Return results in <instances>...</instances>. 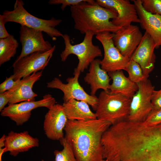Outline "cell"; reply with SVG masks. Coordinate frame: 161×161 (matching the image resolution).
Wrapping results in <instances>:
<instances>
[{"label": "cell", "instance_id": "6da1fadb", "mask_svg": "<svg viewBox=\"0 0 161 161\" xmlns=\"http://www.w3.org/2000/svg\"><path fill=\"white\" fill-rule=\"evenodd\" d=\"M97 119L68 120L64 137L71 145L77 161H101L103 158L102 138L111 125Z\"/></svg>", "mask_w": 161, "mask_h": 161}, {"label": "cell", "instance_id": "7a4b0ae2", "mask_svg": "<svg viewBox=\"0 0 161 161\" xmlns=\"http://www.w3.org/2000/svg\"><path fill=\"white\" fill-rule=\"evenodd\" d=\"M70 7L74 28L82 34L88 31L96 35L104 32L114 33L123 28L110 21L117 17V13L101 6L95 1L85 0Z\"/></svg>", "mask_w": 161, "mask_h": 161}, {"label": "cell", "instance_id": "3957f363", "mask_svg": "<svg viewBox=\"0 0 161 161\" xmlns=\"http://www.w3.org/2000/svg\"><path fill=\"white\" fill-rule=\"evenodd\" d=\"M24 5L22 0H16L13 10H4L1 15L4 23L16 22L41 30L47 33L54 41L56 40L57 37H63V34L55 28L61 23L62 20L54 17L49 20L37 18L27 12L24 7Z\"/></svg>", "mask_w": 161, "mask_h": 161}, {"label": "cell", "instance_id": "277c9868", "mask_svg": "<svg viewBox=\"0 0 161 161\" xmlns=\"http://www.w3.org/2000/svg\"><path fill=\"white\" fill-rule=\"evenodd\" d=\"M98 98L95 112L97 119L108 121L112 125L127 120L131 98L109 90L101 92Z\"/></svg>", "mask_w": 161, "mask_h": 161}, {"label": "cell", "instance_id": "5b68a950", "mask_svg": "<svg viewBox=\"0 0 161 161\" xmlns=\"http://www.w3.org/2000/svg\"><path fill=\"white\" fill-rule=\"evenodd\" d=\"M83 41L80 43L73 45L70 42V37L67 34L63 35L65 47L60 54L61 61L64 62L71 54L76 55L79 62L74 70L81 73L87 69L91 63L97 57H102V53L99 47L94 45L92 39L94 34L88 31L86 32Z\"/></svg>", "mask_w": 161, "mask_h": 161}, {"label": "cell", "instance_id": "8992f818", "mask_svg": "<svg viewBox=\"0 0 161 161\" xmlns=\"http://www.w3.org/2000/svg\"><path fill=\"white\" fill-rule=\"evenodd\" d=\"M137 84L138 89L131 98L127 120L133 122H143L152 111L151 97L155 87L148 79Z\"/></svg>", "mask_w": 161, "mask_h": 161}, {"label": "cell", "instance_id": "52a82bcc", "mask_svg": "<svg viewBox=\"0 0 161 161\" xmlns=\"http://www.w3.org/2000/svg\"><path fill=\"white\" fill-rule=\"evenodd\" d=\"M80 73L74 72V76L67 78L66 83H63L59 78H55L51 81L47 83V87L61 90L64 93V102L72 99L83 101L90 105L95 111L98 104V98L95 95L87 94L80 85L78 78Z\"/></svg>", "mask_w": 161, "mask_h": 161}, {"label": "cell", "instance_id": "ba28073f", "mask_svg": "<svg viewBox=\"0 0 161 161\" xmlns=\"http://www.w3.org/2000/svg\"><path fill=\"white\" fill-rule=\"evenodd\" d=\"M55 103V98L48 94L44 96L42 99L38 101H24L19 103L8 104L1 112V115L9 117L17 126H21L30 118L32 110L42 107L49 109Z\"/></svg>", "mask_w": 161, "mask_h": 161}, {"label": "cell", "instance_id": "9c48e42d", "mask_svg": "<svg viewBox=\"0 0 161 161\" xmlns=\"http://www.w3.org/2000/svg\"><path fill=\"white\" fill-rule=\"evenodd\" d=\"M104 50V57L100 60L102 69L107 72L125 70L130 58L123 56L115 46L112 33L104 32L96 35Z\"/></svg>", "mask_w": 161, "mask_h": 161}, {"label": "cell", "instance_id": "30bf717a", "mask_svg": "<svg viewBox=\"0 0 161 161\" xmlns=\"http://www.w3.org/2000/svg\"><path fill=\"white\" fill-rule=\"evenodd\" d=\"M55 49L54 45L48 51L33 53L15 61L12 66L14 80H21L34 72L43 70L48 65Z\"/></svg>", "mask_w": 161, "mask_h": 161}, {"label": "cell", "instance_id": "8fae6325", "mask_svg": "<svg viewBox=\"0 0 161 161\" xmlns=\"http://www.w3.org/2000/svg\"><path fill=\"white\" fill-rule=\"evenodd\" d=\"M96 2L101 6L110 10L117 15L111 21L115 26L124 28L132 22L140 23L135 6L127 0H96Z\"/></svg>", "mask_w": 161, "mask_h": 161}, {"label": "cell", "instance_id": "7c38bea8", "mask_svg": "<svg viewBox=\"0 0 161 161\" xmlns=\"http://www.w3.org/2000/svg\"><path fill=\"white\" fill-rule=\"evenodd\" d=\"M41 30L21 25L19 39L22 45L20 55L15 61L30 54L37 52H44L53 47L48 41L45 40Z\"/></svg>", "mask_w": 161, "mask_h": 161}, {"label": "cell", "instance_id": "4fadbf2b", "mask_svg": "<svg viewBox=\"0 0 161 161\" xmlns=\"http://www.w3.org/2000/svg\"><path fill=\"white\" fill-rule=\"evenodd\" d=\"M112 34L115 46L123 56L130 58L143 36L139 27L132 24Z\"/></svg>", "mask_w": 161, "mask_h": 161}, {"label": "cell", "instance_id": "5bb4252c", "mask_svg": "<svg viewBox=\"0 0 161 161\" xmlns=\"http://www.w3.org/2000/svg\"><path fill=\"white\" fill-rule=\"evenodd\" d=\"M68 120L62 105H54L44 117L43 128L47 137L53 140H60L63 138V131Z\"/></svg>", "mask_w": 161, "mask_h": 161}, {"label": "cell", "instance_id": "9a60e30c", "mask_svg": "<svg viewBox=\"0 0 161 161\" xmlns=\"http://www.w3.org/2000/svg\"><path fill=\"white\" fill-rule=\"evenodd\" d=\"M156 47L153 40L145 32L140 43L130 58L140 65L147 78L154 68L156 57L154 50Z\"/></svg>", "mask_w": 161, "mask_h": 161}, {"label": "cell", "instance_id": "2e32d148", "mask_svg": "<svg viewBox=\"0 0 161 161\" xmlns=\"http://www.w3.org/2000/svg\"><path fill=\"white\" fill-rule=\"evenodd\" d=\"M135 5L141 28L151 36L156 45V49L161 46V16L153 14L143 8L141 0L132 1Z\"/></svg>", "mask_w": 161, "mask_h": 161}, {"label": "cell", "instance_id": "e0dca14e", "mask_svg": "<svg viewBox=\"0 0 161 161\" xmlns=\"http://www.w3.org/2000/svg\"><path fill=\"white\" fill-rule=\"evenodd\" d=\"M39 145L38 139L31 136L28 131L17 133L11 131L5 137L4 153L9 151L10 155L16 157Z\"/></svg>", "mask_w": 161, "mask_h": 161}, {"label": "cell", "instance_id": "ac0fdd59", "mask_svg": "<svg viewBox=\"0 0 161 161\" xmlns=\"http://www.w3.org/2000/svg\"><path fill=\"white\" fill-rule=\"evenodd\" d=\"M42 70L34 72L21 79L19 83L10 90V96L8 104L24 101H35L37 94L32 90L34 84L40 79Z\"/></svg>", "mask_w": 161, "mask_h": 161}, {"label": "cell", "instance_id": "d6986e66", "mask_svg": "<svg viewBox=\"0 0 161 161\" xmlns=\"http://www.w3.org/2000/svg\"><path fill=\"white\" fill-rule=\"evenodd\" d=\"M100 60L95 59L90 64L88 72L84 78L85 82L90 85L91 95L95 96L97 91L101 89L109 90L111 79L108 72L102 69Z\"/></svg>", "mask_w": 161, "mask_h": 161}, {"label": "cell", "instance_id": "ffe728a7", "mask_svg": "<svg viewBox=\"0 0 161 161\" xmlns=\"http://www.w3.org/2000/svg\"><path fill=\"white\" fill-rule=\"evenodd\" d=\"M62 105L68 120L86 121L97 119L95 113L84 101L72 99L64 102Z\"/></svg>", "mask_w": 161, "mask_h": 161}, {"label": "cell", "instance_id": "44dd1931", "mask_svg": "<svg viewBox=\"0 0 161 161\" xmlns=\"http://www.w3.org/2000/svg\"><path fill=\"white\" fill-rule=\"evenodd\" d=\"M108 74L112 80L109 90L112 93L120 94L131 99L138 90L137 84L126 77L122 70L109 72Z\"/></svg>", "mask_w": 161, "mask_h": 161}, {"label": "cell", "instance_id": "7402d4cb", "mask_svg": "<svg viewBox=\"0 0 161 161\" xmlns=\"http://www.w3.org/2000/svg\"><path fill=\"white\" fill-rule=\"evenodd\" d=\"M18 45L17 40L11 35L7 38L0 39V66L14 57Z\"/></svg>", "mask_w": 161, "mask_h": 161}, {"label": "cell", "instance_id": "603a6c76", "mask_svg": "<svg viewBox=\"0 0 161 161\" xmlns=\"http://www.w3.org/2000/svg\"><path fill=\"white\" fill-rule=\"evenodd\" d=\"M59 141L63 148L54 151L55 161H77L71 145L65 138Z\"/></svg>", "mask_w": 161, "mask_h": 161}, {"label": "cell", "instance_id": "cb8c5ba5", "mask_svg": "<svg viewBox=\"0 0 161 161\" xmlns=\"http://www.w3.org/2000/svg\"><path fill=\"white\" fill-rule=\"evenodd\" d=\"M128 72L129 78L137 83L148 79L143 74L140 65L136 62L130 60L125 69Z\"/></svg>", "mask_w": 161, "mask_h": 161}, {"label": "cell", "instance_id": "d4e9b609", "mask_svg": "<svg viewBox=\"0 0 161 161\" xmlns=\"http://www.w3.org/2000/svg\"><path fill=\"white\" fill-rule=\"evenodd\" d=\"M144 9L153 14L161 16V0H141Z\"/></svg>", "mask_w": 161, "mask_h": 161}, {"label": "cell", "instance_id": "484cf974", "mask_svg": "<svg viewBox=\"0 0 161 161\" xmlns=\"http://www.w3.org/2000/svg\"><path fill=\"white\" fill-rule=\"evenodd\" d=\"M143 123L148 126H156L161 124V109L152 111Z\"/></svg>", "mask_w": 161, "mask_h": 161}, {"label": "cell", "instance_id": "4316f807", "mask_svg": "<svg viewBox=\"0 0 161 161\" xmlns=\"http://www.w3.org/2000/svg\"><path fill=\"white\" fill-rule=\"evenodd\" d=\"M21 80H15L13 75L9 77H7L5 80L0 84V93L13 89L19 83Z\"/></svg>", "mask_w": 161, "mask_h": 161}, {"label": "cell", "instance_id": "83f0119b", "mask_svg": "<svg viewBox=\"0 0 161 161\" xmlns=\"http://www.w3.org/2000/svg\"><path fill=\"white\" fill-rule=\"evenodd\" d=\"M85 0H50L48 3L51 5H58L61 4V8L64 11L67 6H71L79 4Z\"/></svg>", "mask_w": 161, "mask_h": 161}, {"label": "cell", "instance_id": "f1b7e54d", "mask_svg": "<svg viewBox=\"0 0 161 161\" xmlns=\"http://www.w3.org/2000/svg\"><path fill=\"white\" fill-rule=\"evenodd\" d=\"M152 111L161 109V87L158 90H154L151 97Z\"/></svg>", "mask_w": 161, "mask_h": 161}, {"label": "cell", "instance_id": "f546056e", "mask_svg": "<svg viewBox=\"0 0 161 161\" xmlns=\"http://www.w3.org/2000/svg\"><path fill=\"white\" fill-rule=\"evenodd\" d=\"M10 95V90L0 93V112L5 107V105L8 103Z\"/></svg>", "mask_w": 161, "mask_h": 161}, {"label": "cell", "instance_id": "4dcf8cb0", "mask_svg": "<svg viewBox=\"0 0 161 161\" xmlns=\"http://www.w3.org/2000/svg\"><path fill=\"white\" fill-rule=\"evenodd\" d=\"M1 15H0V39H4L9 37L10 35L6 30Z\"/></svg>", "mask_w": 161, "mask_h": 161}, {"label": "cell", "instance_id": "1f68e13d", "mask_svg": "<svg viewBox=\"0 0 161 161\" xmlns=\"http://www.w3.org/2000/svg\"><path fill=\"white\" fill-rule=\"evenodd\" d=\"M6 136L4 134L0 139V161H2V156L4 153L5 141Z\"/></svg>", "mask_w": 161, "mask_h": 161}, {"label": "cell", "instance_id": "d6a6232c", "mask_svg": "<svg viewBox=\"0 0 161 161\" xmlns=\"http://www.w3.org/2000/svg\"><path fill=\"white\" fill-rule=\"evenodd\" d=\"M159 161H161V152L159 158Z\"/></svg>", "mask_w": 161, "mask_h": 161}, {"label": "cell", "instance_id": "836d02e7", "mask_svg": "<svg viewBox=\"0 0 161 161\" xmlns=\"http://www.w3.org/2000/svg\"><path fill=\"white\" fill-rule=\"evenodd\" d=\"M101 161H108L107 160L103 159L102 160H101Z\"/></svg>", "mask_w": 161, "mask_h": 161}]
</instances>
